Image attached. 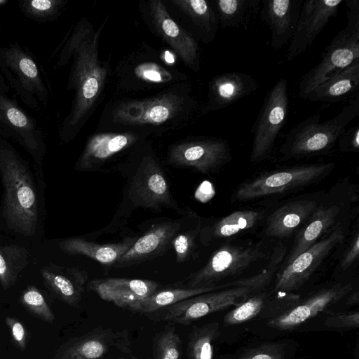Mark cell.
<instances>
[{
  "label": "cell",
  "mask_w": 359,
  "mask_h": 359,
  "mask_svg": "<svg viewBox=\"0 0 359 359\" xmlns=\"http://www.w3.org/2000/svg\"><path fill=\"white\" fill-rule=\"evenodd\" d=\"M150 9L159 34L188 65L197 69L198 53L196 41L170 17L161 1H151Z\"/></svg>",
  "instance_id": "7402d4cb"
},
{
  "label": "cell",
  "mask_w": 359,
  "mask_h": 359,
  "mask_svg": "<svg viewBox=\"0 0 359 359\" xmlns=\"http://www.w3.org/2000/svg\"><path fill=\"white\" fill-rule=\"evenodd\" d=\"M334 166L333 163H320L263 172L238 185L233 196L243 202L305 187L327 175Z\"/></svg>",
  "instance_id": "8992f818"
},
{
  "label": "cell",
  "mask_w": 359,
  "mask_h": 359,
  "mask_svg": "<svg viewBox=\"0 0 359 359\" xmlns=\"http://www.w3.org/2000/svg\"><path fill=\"white\" fill-rule=\"evenodd\" d=\"M262 214L253 210H238L220 219L211 227L209 233L214 238H226L254 226Z\"/></svg>",
  "instance_id": "d6a6232c"
},
{
  "label": "cell",
  "mask_w": 359,
  "mask_h": 359,
  "mask_svg": "<svg viewBox=\"0 0 359 359\" xmlns=\"http://www.w3.org/2000/svg\"><path fill=\"white\" fill-rule=\"evenodd\" d=\"M262 255L257 244L223 245L213 252L203 267L189 276L187 287L215 285L217 281L240 273Z\"/></svg>",
  "instance_id": "30bf717a"
},
{
  "label": "cell",
  "mask_w": 359,
  "mask_h": 359,
  "mask_svg": "<svg viewBox=\"0 0 359 359\" xmlns=\"http://www.w3.org/2000/svg\"><path fill=\"white\" fill-rule=\"evenodd\" d=\"M128 198L134 207L153 211L165 208L177 210L168 181L160 165L152 158H145L133 175Z\"/></svg>",
  "instance_id": "8fae6325"
},
{
  "label": "cell",
  "mask_w": 359,
  "mask_h": 359,
  "mask_svg": "<svg viewBox=\"0 0 359 359\" xmlns=\"http://www.w3.org/2000/svg\"><path fill=\"white\" fill-rule=\"evenodd\" d=\"M29 252L18 245H0V284L5 290L13 286L29 264Z\"/></svg>",
  "instance_id": "4dcf8cb0"
},
{
  "label": "cell",
  "mask_w": 359,
  "mask_h": 359,
  "mask_svg": "<svg viewBox=\"0 0 359 359\" xmlns=\"http://www.w3.org/2000/svg\"><path fill=\"white\" fill-rule=\"evenodd\" d=\"M359 88V59L336 76L320 83L304 100L335 102L353 95Z\"/></svg>",
  "instance_id": "4316f807"
},
{
  "label": "cell",
  "mask_w": 359,
  "mask_h": 359,
  "mask_svg": "<svg viewBox=\"0 0 359 359\" xmlns=\"http://www.w3.org/2000/svg\"><path fill=\"white\" fill-rule=\"evenodd\" d=\"M133 141L132 136L127 134L96 135L88 142L75 168L78 170H95Z\"/></svg>",
  "instance_id": "484cf974"
},
{
  "label": "cell",
  "mask_w": 359,
  "mask_h": 359,
  "mask_svg": "<svg viewBox=\"0 0 359 359\" xmlns=\"http://www.w3.org/2000/svg\"><path fill=\"white\" fill-rule=\"evenodd\" d=\"M0 70L22 101L36 112L49 102L50 93L39 62L18 43L0 46Z\"/></svg>",
  "instance_id": "5b68a950"
},
{
  "label": "cell",
  "mask_w": 359,
  "mask_h": 359,
  "mask_svg": "<svg viewBox=\"0 0 359 359\" xmlns=\"http://www.w3.org/2000/svg\"><path fill=\"white\" fill-rule=\"evenodd\" d=\"M180 229L181 224L178 221H165L153 224L137 238L112 267H129L164 255L172 247V240Z\"/></svg>",
  "instance_id": "2e32d148"
},
{
  "label": "cell",
  "mask_w": 359,
  "mask_h": 359,
  "mask_svg": "<svg viewBox=\"0 0 359 359\" xmlns=\"http://www.w3.org/2000/svg\"><path fill=\"white\" fill-rule=\"evenodd\" d=\"M264 300L263 295H256L247 299L224 316V324L226 326L232 325L252 318L262 310Z\"/></svg>",
  "instance_id": "8d00e7d4"
},
{
  "label": "cell",
  "mask_w": 359,
  "mask_h": 359,
  "mask_svg": "<svg viewBox=\"0 0 359 359\" xmlns=\"http://www.w3.org/2000/svg\"><path fill=\"white\" fill-rule=\"evenodd\" d=\"M352 284H337L325 288L304 302L269 320L268 325L288 330L315 317L329 306L337 302L352 290Z\"/></svg>",
  "instance_id": "e0dca14e"
},
{
  "label": "cell",
  "mask_w": 359,
  "mask_h": 359,
  "mask_svg": "<svg viewBox=\"0 0 359 359\" xmlns=\"http://www.w3.org/2000/svg\"><path fill=\"white\" fill-rule=\"evenodd\" d=\"M0 128L2 215L8 228L24 236L36 233L39 208L36 184L27 162Z\"/></svg>",
  "instance_id": "6da1fadb"
},
{
  "label": "cell",
  "mask_w": 359,
  "mask_h": 359,
  "mask_svg": "<svg viewBox=\"0 0 359 359\" xmlns=\"http://www.w3.org/2000/svg\"><path fill=\"white\" fill-rule=\"evenodd\" d=\"M344 238L342 230L335 229L286 264L277 276L276 290L290 292L299 288Z\"/></svg>",
  "instance_id": "5bb4252c"
},
{
  "label": "cell",
  "mask_w": 359,
  "mask_h": 359,
  "mask_svg": "<svg viewBox=\"0 0 359 359\" xmlns=\"http://www.w3.org/2000/svg\"><path fill=\"white\" fill-rule=\"evenodd\" d=\"M21 304L41 320L53 323L55 316L41 291L34 285L27 286L20 296Z\"/></svg>",
  "instance_id": "d590c367"
},
{
  "label": "cell",
  "mask_w": 359,
  "mask_h": 359,
  "mask_svg": "<svg viewBox=\"0 0 359 359\" xmlns=\"http://www.w3.org/2000/svg\"><path fill=\"white\" fill-rule=\"evenodd\" d=\"M40 273L44 285L53 294L70 306L79 308L88 279L86 270L50 263L40 270Z\"/></svg>",
  "instance_id": "44dd1931"
},
{
  "label": "cell",
  "mask_w": 359,
  "mask_h": 359,
  "mask_svg": "<svg viewBox=\"0 0 359 359\" xmlns=\"http://www.w3.org/2000/svg\"><path fill=\"white\" fill-rule=\"evenodd\" d=\"M337 142L341 151L358 152L359 151V125L356 124L346 129Z\"/></svg>",
  "instance_id": "60d3db41"
},
{
  "label": "cell",
  "mask_w": 359,
  "mask_h": 359,
  "mask_svg": "<svg viewBox=\"0 0 359 359\" xmlns=\"http://www.w3.org/2000/svg\"><path fill=\"white\" fill-rule=\"evenodd\" d=\"M137 238L128 237L116 243H99L74 237L62 241L58 246L66 254L83 255L104 266L112 267L129 250Z\"/></svg>",
  "instance_id": "cb8c5ba5"
},
{
  "label": "cell",
  "mask_w": 359,
  "mask_h": 359,
  "mask_svg": "<svg viewBox=\"0 0 359 359\" xmlns=\"http://www.w3.org/2000/svg\"><path fill=\"white\" fill-rule=\"evenodd\" d=\"M180 355L181 340L175 329L162 332L155 342V359H180Z\"/></svg>",
  "instance_id": "74e56055"
},
{
  "label": "cell",
  "mask_w": 359,
  "mask_h": 359,
  "mask_svg": "<svg viewBox=\"0 0 359 359\" xmlns=\"http://www.w3.org/2000/svg\"><path fill=\"white\" fill-rule=\"evenodd\" d=\"M288 86L279 79L267 93L252 130L253 139L250 160L253 163L268 158L288 114Z\"/></svg>",
  "instance_id": "52a82bcc"
},
{
  "label": "cell",
  "mask_w": 359,
  "mask_h": 359,
  "mask_svg": "<svg viewBox=\"0 0 359 359\" xmlns=\"http://www.w3.org/2000/svg\"><path fill=\"white\" fill-rule=\"evenodd\" d=\"M254 289L233 287L210 292L184 299L152 313L154 319L182 325L191 323L214 312L238 306Z\"/></svg>",
  "instance_id": "ba28073f"
},
{
  "label": "cell",
  "mask_w": 359,
  "mask_h": 359,
  "mask_svg": "<svg viewBox=\"0 0 359 359\" xmlns=\"http://www.w3.org/2000/svg\"><path fill=\"white\" fill-rule=\"evenodd\" d=\"M345 3L348 8L346 26L332 39L320 62L301 78L298 95L302 99L359 59V1L347 0Z\"/></svg>",
  "instance_id": "277c9868"
},
{
  "label": "cell",
  "mask_w": 359,
  "mask_h": 359,
  "mask_svg": "<svg viewBox=\"0 0 359 359\" xmlns=\"http://www.w3.org/2000/svg\"><path fill=\"white\" fill-rule=\"evenodd\" d=\"M70 53L74 54V62L69 77V89L75 90V97L72 110L60 129V139L64 142L72 140L76 134L102 81L99 69L90 67V47L79 29L74 33L57 61Z\"/></svg>",
  "instance_id": "3957f363"
},
{
  "label": "cell",
  "mask_w": 359,
  "mask_h": 359,
  "mask_svg": "<svg viewBox=\"0 0 359 359\" xmlns=\"http://www.w3.org/2000/svg\"><path fill=\"white\" fill-rule=\"evenodd\" d=\"M218 328L217 323H212L192 332L187 348L190 359H212V341L217 336Z\"/></svg>",
  "instance_id": "836d02e7"
},
{
  "label": "cell",
  "mask_w": 359,
  "mask_h": 359,
  "mask_svg": "<svg viewBox=\"0 0 359 359\" xmlns=\"http://www.w3.org/2000/svg\"><path fill=\"white\" fill-rule=\"evenodd\" d=\"M178 107L177 98L166 95L149 101L129 102L117 109L116 118L130 124L161 123L172 118Z\"/></svg>",
  "instance_id": "603a6c76"
},
{
  "label": "cell",
  "mask_w": 359,
  "mask_h": 359,
  "mask_svg": "<svg viewBox=\"0 0 359 359\" xmlns=\"http://www.w3.org/2000/svg\"><path fill=\"white\" fill-rule=\"evenodd\" d=\"M65 1L62 0H22L18 5L27 18L39 22L55 20L61 13Z\"/></svg>",
  "instance_id": "e575fe53"
},
{
  "label": "cell",
  "mask_w": 359,
  "mask_h": 359,
  "mask_svg": "<svg viewBox=\"0 0 359 359\" xmlns=\"http://www.w3.org/2000/svg\"><path fill=\"white\" fill-rule=\"evenodd\" d=\"M191 17L205 41H212L218 29V18L212 6L205 0L175 1Z\"/></svg>",
  "instance_id": "1f68e13d"
},
{
  "label": "cell",
  "mask_w": 359,
  "mask_h": 359,
  "mask_svg": "<svg viewBox=\"0 0 359 359\" xmlns=\"http://www.w3.org/2000/svg\"><path fill=\"white\" fill-rule=\"evenodd\" d=\"M232 158L228 142L220 138H203L177 144L170 149L168 163L177 168H193L209 174L219 170Z\"/></svg>",
  "instance_id": "7c38bea8"
},
{
  "label": "cell",
  "mask_w": 359,
  "mask_h": 359,
  "mask_svg": "<svg viewBox=\"0 0 359 359\" xmlns=\"http://www.w3.org/2000/svg\"><path fill=\"white\" fill-rule=\"evenodd\" d=\"M9 90V86L5 82V79L0 74V93L6 94Z\"/></svg>",
  "instance_id": "7dc6e473"
},
{
  "label": "cell",
  "mask_w": 359,
  "mask_h": 359,
  "mask_svg": "<svg viewBox=\"0 0 359 359\" xmlns=\"http://www.w3.org/2000/svg\"><path fill=\"white\" fill-rule=\"evenodd\" d=\"M313 200H299L288 203L273 212L266 221L267 236L285 238L307 222L317 209Z\"/></svg>",
  "instance_id": "d4e9b609"
},
{
  "label": "cell",
  "mask_w": 359,
  "mask_h": 359,
  "mask_svg": "<svg viewBox=\"0 0 359 359\" xmlns=\"http://www.w3.org/2000/svg\"><path fill=\"white\" fill-rule=\"evenodd\" d=\"M262 18L271 31V46L278 49L290 41L304 0H262Z\"/></svg>",
  "instance_id": "d6986e66"
},
{
  "label": "cell",
  "mask_w": 359,
  "mask_h": 359,
  "mask_svg": "<svg viewBox=\"0 0 359 359\" xmlns=\"http://www.w3.org/2000/svg\"><path fill=\"white\" fill-rule=\"evenodd\" d=\"M283 353L275 344H268L251 350L245 353L241 359H283Z\"/></svg>",
  "instance_id": "7bdbcfd3"
},
{
  "label": "cell",
  "mask_w": 359,
  "mask_h": 359,
  "mask_svg": "<svg viewBox=\"0 0 359 359\" xmlns=\"http://www.w3.org/2000/svg\"><path fill=\"white\" fill-rule=\"evenodd\" d=\"M359 255V235L356 233L348 249L345 252L343 259L341 261V267L342 269H346L349 267L358 257Z\"/></svg>",
  "instance_id": "ee69618b"
},
{
  "label": "cell",
  "mask_w": 359,
  "mask_h": 359,
  "mask_svg": "<svg viewBox=\"0 0 359 359\" xmlns=\"http://www.w3.org/2000/svg\"><path fill=\"white\" fill-rule=\"evenodd\" d=\"M199 230L200 224L193 229L184 231L180 233L179 231L174 237L172 247L174 248L177 263L187 262L192 255L196 246V238Z\"/></svg>",
  "instance_id": "f35d334b"
},
{
  "label": "cell",
  "mask_w": 359,
  "mask_h": 359,
  "mask_svg": "<svg viewBox=\"0 0 359 359\" xmlns=\"http://www.w3.org/2000/svg\"><path fill=\"white\" fill-rule=\"evenodd\" d=\"M131 359H137V358L135 357H133V358H131Z\"/></svg>",
  "instance_id": "681fc988"
},
{
  "label": "cell",
  "mask_w": 359,
  "mask_h": 359,
  "mask_svg": "<svg viewBox=\"0 0 359 359\" xmlns=\"http://www.w3.org/2000/svg\"><path fill=\"white\" fill-rule=\"evenodd\" d=\"M229 287L227 283L196 288H170L157 290L144 299L130 304L126 309L150 314L192 297Z\"/></svg>",
  "instance_id": "f1b7e54d"
},
{
  "label": "cell",
  "mask_w": 359,
  "mask_h": 359,
  "mask_svg": "<svg viewBox=\"0 0 359 359\" xmlns=\"http://www.w3.org/2000/svg\"><path fill=\"white\" fill-rule=\"evenodd\" d=\"M339 212L340 209L337 205L317 208L299 231L287 257L286 264L315 244L317 240L334 224Z\"/></svg>",
  "instance_id": "83f0119b"
},
{
  "label": "cell",
  "mask_w": 359,
  "mask_h": 359,
  "mask_svg": "<svg viewBox=\"0 0 359 359\" xmlns=\"http://www.w3.org/2000/svg\"><path fill=\"white\" fill-rule=\"evenodd\" d=\"M144 78L154 81H161V74L154 67H147L142 71Z\"/></svg>",
  "instance_id": "f6af8a7d"
},
{
  "label": "cell",
  "mask_w": 359,
  "mask_h": 359,
  "mask_svg": "<svg viewBox=\"0 0 359 359\" xmlns=\"http://www.w3.org/2000/svg\"><path fill=\"white\" fill-rule=\"evenodd\" d=\"M130 345L128 332L97 328L65 342L57 351L53 359H99L112 347L129 352Z\"/></svg>",
  "instance_id": "9a60e30c"
},
{
  "label": "cell",
  "mask_w": 359,
  "mask_h": 359,
  "mask_svg": "<svg viewBox=\"0 0 359 359\" xmlns=\"http://www.w3.org/2000/svg\"><path fill=\"white\" fill-rule=\"evenodd\" d=\"M358 115L359 100L356 97L351 99L337 116L323 123L318 114L309 116L288 132L280 152L286 160L325 154Z\"/></svg>",
  "instance_id": "7a4b0ae2"
},
{
  "label": "cell",
  "mask_w": 359,
  "mask_h": 359,
  "mask_svg": "<svg viewBox=\"0 0 359 359\" xmlns=\"http://www.w3.org/2000/svg\"><path fill=\"white\" fill-rule=\"evenodd\" d=\"M358 292L356 291L352 293L348 298L347 303L350 305L357 304L359 302V295Z\"/></svg>",
  "instance_id": "bcb514c9"
},
{
  "label": "cell",
  "mask_w": 359,
  "mask_h": 359,
  "mask_svg": "<svg viewBox=\"0 0 359 359\" xmlns=\"http://www.w3.org/2000/svg\"><path fill=\"white\" fill-rule=\"evenodd\" d=\"M159 287L158 283L151 280L123 278H96L87 285L89 290L95 292L103 300L123 309L152 294Z\"/></svg>",
  "instance_id": "ac0fdd59"
},
{
  "label": "cell",
  "mask_w": 359,
  "mask_h": 359,
  "mask_svg": "<svg viewBox=\"0 0 359 359\" xmlns=\"http://www.w3.org/2000/svg\"><path fill=\"white\" fill-rule=\"evenodd\" d=\"M165 59L168 62H173V58H172V55H170L169 53H167V55L165 56Z\"/></svg>",
  "instance_id": "c3c4849f"
},
{
  "label": "cell",
  "mask_w": 359,
  "mask_h": 359,
  "mask_svg": "<svg viewBox=\"0 0 359 359\" xmlns=\"http://www.w3.org/2000/svg\"><path fill=\"white\" fill-rule=\"evenodd\" d=\"M258 88L257 81L247 73L229 72L217 75L210 83L205 111L229 107L255 92Z\"/></svg>",
  "instance_id": "ffe728a7"
},
{
  "label": "cell",
  "mask_w": 359,
  "mask_h": 359,
  "mask_svg": "<svg viewBox=\"0 0 359 359\" xmlns=\"http://www.w3.org/2000/svg\"><path fill=\"white\" fill-rule=\"evenodd\" d=\"M0 128L17 141L32 156L37 179H43L42 165L46 154L44 135L36 120L13 99L0 93Z\"/></svg>",
  "instance_id": "9c48e42d"
},
{
  "label": "cell",
  "mask_w": 359,
  "mask_h": 359,
  "mask_svg": "<svg viewBox=\"0 0 359 359\" xmlns=\"http://www.w3.org/2000/svg\"><path fill=\"white\" fill-rule=\"evenodd\" d=\"M343 0L304 1L297 24L290 41L286 60L291 61L304 52L331 18L335 17Z\"/></svg>",
  "instance_id": "4fadbf2b"
},
{
  "label": "cell",
  "mask_w": 359,
  "mask_h": 359,
  "mask_svg": "<svg viewBox=\"0 0 359 359\" xmlns=\"http://www.w3.org/2000/svg\"><path fill=\"white\" fill-rule=\"evenodd\" d=\"M5 322L10 330L12 341L20 350L26 348L27 332L23 324L17 318L6 317Z\"/></svg>",
  "instance_id": "b9f144b4"
},
{
  "label": "cell",
  "mask_w": 359,
  "mask_h": 359,
  "mask_svg": "<svg viewBox=\"0 0 359 359\" xmlns=\"http://www.w3.org/2000/svg\"><path fill=\"white\" fill-rule=\"evenodd\" d=\"M325 324L331 327H358L359 325L358 311L330 313L326 317Z\"/></svg>",
  "instance_id": "ab89813d"
},
{
  "label": "cell",
  "mask_w": 359,
  "mask_h": 359,
  "mask_svg": "<svg viewBox=\"0 0 359 359\" xmlns=\"http://www.w3.org/2000/svg\"><path fill=\"white\" fill-rule=\"evenodd\" d=\"M260 0H217L215 7L221 28H241L260 7Z\"/></svg>",
  "instance_id": "f546056e"
}]
</instances>
